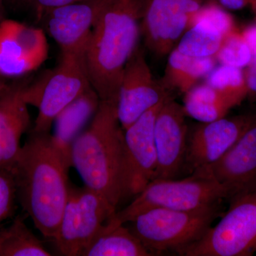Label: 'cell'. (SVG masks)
<instances>
[{
	"mask_svg": "<svg viewBox=\"0 0 256 256\" xmlns=\"http://www.w3.org/2000/svg\"><path fill=\"white\" fill-rule=\"evenodd\" d=\"M244 40L252 48V53L256 50V24L250 25L240 31Z\"/></svg>",
	"mask_w": 256,
	"mask_h": 256,
	"instance_id": "cell-31",
	"label": "cell"
},
{
	"mask_svg": "<svg viewBox=\"0 0 256 256\" xmlns=\"http://www.w3.org/2000/svg\"><path fill=\"white\" fill-rule=\"evenodd\" d=\"M218 214L217 205L194 210L151 208L130 222V229L153 256L165 250L181 255L202 238Z\"/></svg>",
	"mask_w": 256,
	"mask_h": 256,
	"instance_id": "cell-4",
	"label": "cell"
},
{
	"mask_svg": "<svg viewBox=\"0 0 256 256\" xmlns=\"http://www.w3.org/2000/svg\"><path fill=\"white\" fill-rule=\"evenodd\" d=\"M204 80L206 84L233 99L238 105L247 98L244 69L220 64Z\"/></svg>",
	"mask_w": 256,
	"mask_h": 256,
	"instance_id": "cell-24",
	"label": "cell"
},
{
	"mask_svg": "<svg viewBox=\"0 0 256 256\" xmlns=\"http://www.w3.org/2000/svg\"><path fill=\"white\" fill-rule=\"evenodd\" d=\"M4 1L8 2L14 6H23V5H26L31 4L33 0H4Z\"/></svg>",
	"mask_w": 256,
	"mask_h": 256,
	"instance_id": "cell-32",
	"label": "cell"
},
{
	"mask_svg": "<svg viewBox=\"0 0 256 256\" xmlns=\"http://www.w3.org/2000/svg\"><path fill=\"white\" fill-rule=\"evenodd\" d=\"M256 114L224 117L196 128L186 149V158L195 172L218 161L242 137Z\"/></svg>",
	"mask_w": 256,
	"mask_h": 256,
	"instance_id": "cell-14",
	"label": "cell"
},
{
	"mask_svg": "<svg viewBox=\"0 0 256 256\" xmlns=\"http://www.w3.org/2000/svg\"><path fill=\"white\" fill-rule=\"evenodd\" d=\"M166 99L146 111L124 130L122 198L136 196L154 178L156 169L154 124L156 116Z\"/></svg>",
	"mask_w": 256,
	"mask_h": 256,
	"instance_id": "cell-10",
	"label": "cell"
},
{
	"mask_svg": "<svg viewBox=\"0 0 256 256\" xmlns=\"http://www.w3.org/2000/svg\"><path fill=\"white\" fill-rule=\"evenodd\" d=\"M207 0H142L140 32L156 56L169 54Z\"/></svg>",
	"mask_w": 256,
	"mask_h": 256,
	"instance_id": "cell-9",
	"label": "cell"
},
{
	"mask_svg": "<svg viewBox=\"0 0 256 256\" xmlns=\"http://www.w3.org/2000/svg\"><path fill=\"white\" fill-rule=\"evenodd\" d=\"M100 104V98L90 86L60 111L54 121L52 140L70 168L72 146L86 128L88 122L92 121Z\"/></svg>",
	"mask_w": 256,
	"mask_h": 256,
	"instance_id": "cell-18",
	"label": "cell"
},
{
	"mask_svg": "<svg viewBox=\"0 0 256 256\" xmlns=\"http://www.w3.org/2000/svg\"><path fill=\"white\" fill-rule=\"evenodd\" d=\"M238 104L210 86L197 84L184 94V110L186 116L200 122H208L226 117Z\"/></svg>",
	"mask_w": 256,
	"mask_h": 256,
	"instance_id": "cell-21",
	"label": "cell"
},
{
	"mask_svg": "<svg viewBox=\"0 0 256 256\" xmlns=\"http://www.w3.org/2000/svg\"><path fill=\"white\" fill-rule=\"evenodd\" d=\"M212 2L228 11H237L250 6L252 0H207Z\"/></svg>",
	"mask_w": 256,
	"mask_h": 256,
	"instance_id": "cell-30",
	"label": "cell"
},
{
	"mask_svg": "<svg viewBox=\"0 0 256 256\" xmlns=\"http://www.w3.org/2000/svg\"><path fill=\"white\" fill-rule=\"evenodd\" d=\"M224 198H228L226 188L205 175L196 173L182 180L154 178L128 206L116 212L114 218L119 224H124L151 208L198 210L215 206Z\"/></svg>",
	"mask_w": 256,
	"mask_h": 256,
	"instance_id": "cell-6",
	"label": "cell"
},
{
	"mask_svg": "<svg viewBox=\"0 0 256 256\" xmlns=\"http://www.w3.org/2000/svg\"><path fill=\"white\" fill-rule=\"evenodd\" d=\"M69 169L50 132L32 130L11 169L20 205L42 235L52 240L72 188Z\"/></svg>",
	"mask_w": 256,
	"mask_h": 256,
	"instance_id": "cell-1",
	"label": "cell"
},
{
	"mask_svg": "<svg viewBox=\"0 0 256 256\" xmlns=\"http://www.w3.org/2000/svg\"><path fill=\"white\" fill-rule=\"evenodd\" d=\"M168 56L164 75L161 82L168 90L185 94L202 79H205L217 65L215 57L188 56L173 48Z\"/></svg>",
	"mask_w": 256,
	"mask_h": 256,
	"instance_id": "cell-19",
	"label": "cell"
},
{
	"mask_svg": "<svg viewBox=\"0 0 256 256\" xmlns=\"http://www.w3.org/2000/svg\"><path fill=\"white\" fill-rule=\"evenodd\" d=\"M26 84H8L0 92V171L12 169L21 150L22 138L31 126L23 96Z\"/></svg>",
	"mask_w": 256,
	"mask_h": 256,
	"instance_id": "cell-17",
	"label": "cell"
},
{
	"mask_svg": "<svg viewBox=\"0 0 256 256\" xmlns=\"http://www.w3.org/2000/svg\"><path fill=\"white\" fill-rule=\"evenodd\" d=\"M196 23L216 30L225 36L237 30L233 16L228 10L212 2H206L202 5L194 15L190 26Z\"/></svg>",
	"mask_w": 256,
	"mask_h": 256,
	"instance_id": "cell-26",
	"label": "cell"
},
{
	"mask_svg": "<svg viewBox=\"0 0 256 256\" xmlns=\"http://www.w3.org/2000/svg\"><path fill=\"white\" fill-rule=\"evenodd\" d=\"M252 54L240 30L237 28L225 37L215 58L220 64L244 69L252 62Z\"/></svg>",
	"mask_w": 256,
	"mask_h": 256,
	"instance_id": "cell-25",
	"label": "cell"
},
{
	"mask_svg": "<svg viewBox=\"0 0 256 256\" xmlns=\"http://www.w3.org/2000/svg\"><path fill=\"white\" fill-rule=\"evenodd\" d=\"M250 6H252V11H254V14H255L256 18V0H252V4H250Z\"/></svg>",
	"mask_w": 256,
	"mask_h": 256,
	"instance_id": "cell-35",
	"label": "cell"
},
{
	"mask_svg": "<svg viewBox=\"0 0 256 256\" xmlns=\"http://www.w3.org/2000/svg\"><path fill=\"white\" fill-rule=\"evenodd\" d=\"M186 117L182 105L171 96L160 108L154 124L156 169L154 178H173L181 169L188 149Z\"/></svg>",
	"mask_w": 256,
	"mask_h": 256,
	"instance_id": "cell-16",
	"label": "cell"
},
{
	"mask_svg": "<svg viewBox=\"0 0 256 256\" xmlns=\"http://www.w3.org/2000/svg\"><path fill=\"white\" fill-rule=\"evenodd\" d=\"M210 176L234 198L256 188V116L248 128L218 161L196 172Z\"/></svg>",
	"mask_w": 256,
	"mask_h": 256,
	"instance_id": "cell-15",
	"label": "cell"
},
{
	"mask_svg": "<svg viewBox=\"0 0 256 256\" xmlns=\"http://www.w3.org/2000/svg\"><path fill=\"white\" fill-rule=\"evenodd\" d=\"M87 0H33L32 4L34 6L37 16H40L47 10L53 9L57 6L63 5L73 4V3L80 2Z\"/></svg>",
	"mask_w": 256,
	"mask_h": 256,
	"instance_id": "cell-29",
	"label": "cell"
},
{
	"mask_svg": "<svg viewBox=\"0 0 256 256\" xmlns=\"http://www.w3.org/2000/svg\"><path fill=\"white\" fill-rule=\"evenodd\" d=\"M4 0H0V22L4 20V6H3Z\"/></svg>",
	"mask_w": 256,
	"mask_h": 256,
	"instance_id": "cell-33",
	"label": "cell"
},
{
	"mask_svg": "<svg viewBox=\"0 0 256 256\" xmlns=\"http://www.w3.org/2000/svg\"><path fill=\"white\" fill-rule=\"evenodd\" d=\"M4 78H3V77L0 76V92L4 88V87L6 86V84H8V82H4Z\"/></svg>",
	"mask_w": 256,
	"mask_h": 256,
	"instance_id": "cell-34",
	"label": "cell"
},
{
	"mask_svg": "<svg viewBox=\"0 0 256 256\" xmlns=\"http://www.w3.org/2000/svg\"><path fill=\"white\" fill-rule=\"evenodd\" d=\"M124 225L116 222L114 216L82 256H153Z\"/></svg>",
	"mask_w": 256,
	"mask_h": 256,
	"instance_id": "cell-20",
	"label": "cell"
},
{
	"mask_svg": "<svg viewBox=\"0 0 256 256\" xmlns=\"http://www.w3.org/2000/svg\"><path fill=\"white\" fill-rule=\"evenodd\" d=\"M161 82L154 79L144 50L138 46L124 68L118 95V118L127 129L146 111L171 96Z\"/></svg>",
	"mask_w": 256,
	"mask_h": 256,
	"instance_id": "cell-11",
	"label": "cell"
},
{
	"mask_svg": "<svg viewBox=\"0 0 256 256\" xmlns=\"http://www.w3.org/2000/svg\"><path fill=\"white\" fill-rule=\"evenodd\" d=\"M124 139L116 104L100 100L90 124L76 138L70 152L72 168L85 186L116 210L122 198Z\"/></svg>",
	"mask_w": 256,
	"mask_h": 256,
	"instance_id": "cell-3",
	"label": "cell"
},
{
	"mask_svg": "<svg viewBox=\"0 0 256 256\" xmlns=\"http://www.w3.org/2000/svg\"><path fill=\"white\" fill-rule=\"evenodd\" d=\"M43 30L12 20L0 22V76L18 78L40 68L48 58Z\"/></svg>",
	"mask_w": 256,
	"mask_h": 256,
	"instance_id": "cell-12",
	"label": "cell"
},
{
	"mask_svg": "<svg viewBox=\"0 0 256 256\" xmlns=\"http://www.w3.org/2000/svg\"><path fill=\"white\" fill-rule=\"evenodd\" d=\"M245 72L246 84L247 88V98L256 100V50L254 52L252 62Z\"/></svg>",
	"mask_w": 256,
	"mask_h": 256,
	"instance_id": "cell-28",
	"label": "cell"
},
{
	"mask_svg": "<svg viewBox=\"0 0 256 256\" xmlns=\"http://www.w3.org/2000/svg\"><path fill=\"white\" fill-rule=\"evenodd\" d=\"M110 0H87L47 10L40 16L62 53L84 56L92 30Z\"/></svg>",
	"mask_w": 256,
	"mask_h": 256,
	"instance_id": "cell-13",
	"label": "cell"
},
{
	"mask_svg": "<svg viewBox=\"0 0 256 256\" xmlns=\"http://www.w3.org/2000/svg\"><path fill=\"white\" fill-rule=\"evenodd\" d=\"M142 8V0H110L92 30L84 60L101 101L117 104L124 68L141 34Z\"/></svg>",
	"mask_w": 256,
	"mask_h": 256,
	"instance_id": "cell-2",
	"label": "cell"
},
{
	"mask_svg": "<svg viewBox=\"0 0 256 256\" xmlns=\"http://www.w3.org/2000/svg\"><path fill=\"white\" fill-rule=\"evenodd\" d=\"M220 32L201 24H193L183 34L174 48L196 58L215 57L225 38Z\"/></svg>",
	"mask_w": 256,
	"mask_h": 256,
	"instance_id": "cell-23",
	"label": "cell"
},
{
	"mask_svg": "<svg viewBox=\"0 0 256 256\" xmlns=\"http://www.w3.org/2000/svg\"><path fill=\"white\" fill-rule=\"evenodd\" d=\"M16 200V186L11 170L0 171V225L12 215Z\"/></svg>",
	"mask_w": 256,
	"mask_h": 256,
	"instance_id": "cell-27",
	"label": "cell"
},
{
	"mask_svg": "<svg viewBox=\"0 0 256 256\" xmlns=\"http://www.w3.org/2000/svg\"><path fill=\"white\" fill-rule=\"evenodd\" d=\"M90 86L84 56L62 53L56 66L25 86L24 99L38 110L32 131L50 132L60 111Z\"/></svg>",
	"mask_w": 256,
	"mask_h": 256,
	"instance_id": "cell-5",
	"label": "cell"
},
{
	"mask_svg": "<svg viewBox=\"0 0 256 256\" xmlns=\"http://www.w3.org/2000/svg\"><path fill=\"white\" fill-rule=\"evenodd\" d=\"M256 252V188L232 198L222 220L181 255L248 256Z\"/></svg>",
	"mask_w": 256,
	"mask_h": 256,
	"instance_id": "cell-7",
	"label": "cell"
},
{
	"mask_svg": "<svg viewBox=\"0 0 256 256\" xmlns=\"http://www.w3.org/2000/svg\"><path fill=\"white\" fill-rule=\"evenodd\" d=\"M116 213L104 197L84 186L70 188L56 236L57 249L66 256H82Z\"/></svg>",
	"mask_w": 256,
	"mask_h": 256,
	"instance_id": "cell-8",
	"label": "cell"
},
{
	"mask_svg": "<svg viewBox=\"0 0 256 256\" xmlns=\"http://www.w3.org/2000/svg\"><path fill=\"white\" fill-rule=\"evenodd\" d=\"M50 256L22 217H16L9 226L0 228V256Z\"/></svg>",
	"mask_w": 256,
	"mask_h": 256,
	"instance_id": "cell-22",
	"label": "cell"
}]
</instances>
